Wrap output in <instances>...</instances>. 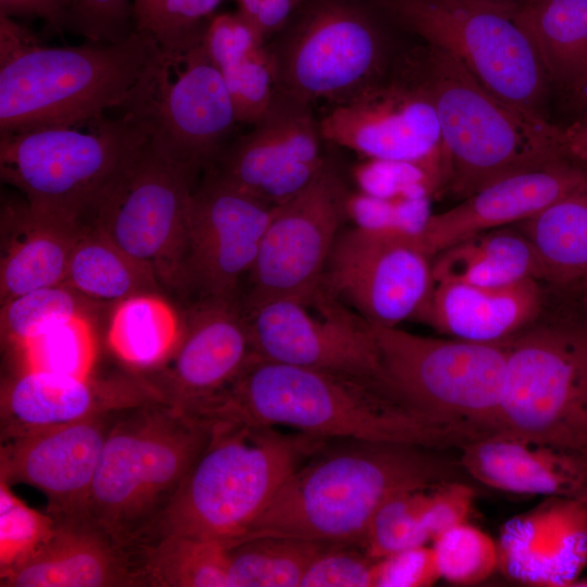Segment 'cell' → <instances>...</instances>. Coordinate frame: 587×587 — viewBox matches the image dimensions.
I'll list each match as a JSON object with an SVG mask.
<instances>
[{"instance_id": "277c9868", "label": "cell", "mask_w": 587, "mask_h": 587, "mask_svg": "<svg viewBox=\"0 0 587 587\" xmlns=\"http://www.w3.org/2000/svg\"><path fill=\"white\" fill-rule=\"evenodd\" d=\"M211 422L164 399L118 410L107 435L87 514L116 540L146 545L205 446Z\"/></svg>"}, {"instance_id": "b9f144b4", "label": "cell", "mask_w": 587, "mask_h": 587, "mask_svg": "<svg viewBox=\"0 0 587 587\" xmlns=\"http://www.w3.org/2000/svg\"><path fill=\"white\" fill-rule=\"evenodd\" d=\"M354 547L326 548L311 563L300 587H375L377 559Z\"/></svg>"}, {"instance_id": "ba28073f", "label": "cell", "mask_w": 587, "mask_h": 587, "mask_svg": "<svg viewBox=\"0 0 587 587\" xmlns=\"http://www.w3.org/2000/svg\"><path fill=\"white\" fill-rule=\"evenodd\" d=\"M370 327L391 398L474 440L499 434L509 338L475 342L420 336L397 326Z\"/></svg>"}, {"instance_id": "4dcf8cb0", "label": "cell", "mask_w": 587, "mask_h": 587, "mask_svg": "<svg viewBox=\"0 0 587 587\" xmlns=\"http://www.w3.org/2000/svg\"><path fill=\"white\" fill-rule=\"evenodd\" d=\"M182 328L177 312L158 291L141 292L114 304L107 341L128 366L153 370L173 353Z\"/></svg>"}, {"instance_id": "5b68a950", "label": "cell", "mask_w": 587, "mask_h": 587, "mask_svg": "<svg viewBox=\"0 0 587 587\" xmlns=\"http://www.w3.org/2000/svg\"><path fill=\"white\" fill-rule=\"evenodd\" d=\"M209 421L208 441L148 542L186 536L228 548L237 545L321 439L284 435L271 426Z\"/></svg>"}, {"instance_id": "f5cc1de1", "label": "cell", "mask_w": 587, "mask_h": 587, "mask_svg": "<svg viewBox=\"0 0 587 587\" xmlns=\"http://www.w3.org/2000/svg\"><path fill=\"white\" fill-rule=\"evenodd\" d=\"M574 586H582V587H585L587 586V579H578Z\"/></svg>"}, {"instance_id": "30bf717a", "label": "cell", "mask_w": 587, "mask_h": 587, "mask_svg": "<svg viewBox=\"0 0 587 587\" xmlns=\"http://www.w3.org/2000/svg\"><path fill=\"white\" fill-rule=\"evenodd\" d=\"M499 429L587 458V320L546 302L509 338Z\"/></svg>"}, {"instance_id": "836d02e7", "label": "cell", "mask_w": 587, "mask_h": 587, "mask_svg": "<svg viewBox=\"0 0 587 587\" xmlns=\"http://www.w3.org/2000/svg\"><path fill=\"white\" fill-rule=\"evenodd\" d=\"M330 544L258 537L228 548L227 587H300L314 559Z\"/></svg>"}, {"instance_id": "3957f363", "label": "cell", "mask_w": 587, "mask_h": 587, "mask_svg": "<svg viewBox=\"0 0 587 587\" xmlns=\"http://www.w3.org/2000/svg\"><path fill=\"white\" fill-rule=\"evenodd\" d=\"M160 55L148 34L117 42L46 46L0 14V134L76 126L121 110Z\"/></svg>"}, {"instance_id": "6da1fadb", "label": "cell", "mask_w": 587, "mask_h": 587, "mask_svg": "<svg viewBox=\"0 0 587 587\" xmlns=\"http://www.w3.org/2000/svg\"><path fill=\"white\" fill-rule=\"evenodd\" d=\"M208 420L288 426L314 437L459 450L473 439L407 409L376 384L253 354L197 412Z\"/></svg>"}, {"instance_id": "8fae6325", "label": "cell", "mask_w": 587, "mask_h": 587, "mask_svg": "<svg viewBox=\"0 0 587 587\" xmlns=\"http://www.w3.org/2000/svg\"><path fill=\"white\" fill-rule=\"evenodd\" d=\"M267 50L274 89L311 104H337L386 71V38L358 0L300 2Z\"/></svg>"}, {"instance_id": "7dc6e473", "label": "cell", "mask_w": 587, "mask_h": 587, "mask_svg": "<svg viewBox=\"0 0 587 587\" xmlns=\"http://www.w3.org/2000/svg\"><path fill=\"white\" fill-rule=\"evenodd\" d=\"M74 0H0V14L14 20L40 18L46 30L61 35Z\"/></svg>"}, {"instance_id": "4316f807", "label": "cell", "mask_w": 587, "mask_h": 587, "mask_svg": "<svg viewBox=\"0 0 587 587\" xmlns=\"http://www.w3.org/2000/svg\"><path fill=\"white\" fill-rule=\"evenodd\" d=\"M549 285L529 279L504 287L440 280L420 317L441 334L475 342L505 340L541 313Z\"/></svg>"}, {"instance_id": "7a4b0ae2", "label": "cell", "mask_w": 587, "mask_h": 587, "mask_svg": "<svg viewBox=\"0 0 587 587\" xmlns=\"http://www.w3.org/2000/svg\"><path fill=\"white\" fill-rule=\"evenodd\" d=\"M445 451L355 441L328 452L288 476L243 540L290 537L362 549L373 515L390 496L470 478L459 457Z\"/></svg>"}, {"instance_id": "d590c367", "label": "cell", "mask_w": 587, "mask_h": 587, "mask_svg": "<svg viewBox=\"0 0 587 587\" xmlns=\"http://www.w3.org/2000/svg\"><path fill=\"white\" fill-rule=\"evenodd\" d=\"M222 0H133L134 29L148 34L167 57L202 43Z\"/></svg>"}, {"instance_id": "d4e9b609", "label": "cell", "mask_w": 587, "mask_h": 587, "mask_svg": "<svg viewBox=\"0 0 587 587\" xmlns=\"http://www.w3.org/2000/svg\"><path fill=\"white\" fill-rule=\"evenodd\" d=\"M88 222L30 204L24 197L1 204V304L24 292L61 284L71 252Z\"/></svg>"}, {"instance_id": "60d3db41", "label": "cell", "mask_w": 587, "mask_h": 587, "mask_svg": "<svg viewBox=\"0 0 587 587\" xmlns=\"http://www.w3.org/2000/svg\"><path fill=\"white\" fill-rule=\"evenodd\" d=\"M267 51V50H266ZM237 122L255 125L266 113L274 95L267 52L237 60L220 68Z\"/></svg>"}, {"instance_id": "44dd1931", "label": "cell", "mask_w": 587, "mask_h": 587, "mask_svg": "<svg viewBox=\"0 0 587 587\" xmlns=\"http://www.w3.org/2000/svg\"><path fill=\"white\" fill-rule=\"evenodd\" d=\"M587 188V166L557 157L502 177L441 213L416 232L434 258L474 235L527 220L552 203Z\"/></svg>"}, {"instance_id": "cb8c5ba5", "label": "cell", "mask_w": 587, "mask_h": 587, "mask_svg": "<svg viewBox=\"0 0 587 587\" xmlns=\"http://www.w3.org/2000/svg\"><path fill=\"white\" fill-rule=\"evenodd\" d=\"M160 398L149 382L96 380L22 369L1 397V438Z\"/></svg>"}, {"instance_id": "ab89813d", "label": "cell", "mask_w": 587, "mask_h": 587, "mask_svg": "<svg viewBox=\"0 0 587 587\" xmlns=\"http://www.w3.org/2000/svg\"><path fill=\"white\" fill-rule=\"evenodd\" d=\"M0 479V571L25 559L54 526V517L28 507Z\"/></svg>"}, {"instance_id": "f35d334b", "label": "cell", "mask_w": 587, "mask_h": 587, "mask_svg": "<svg viewBox=\"0 0 587 587\" xmlns=\"http://www.w3.org/2000/svg\"><path fill=\"white\" fill-rule=\"evenodd\" d=\"M428 488L397 492L380 504L362 545L370 557L380 559L430 542L424 522Z\"/></svg>"}, {"instance_id": "c3c4849f", "label": "cell", "mask_w": 587, "mask_h": 587, "mask_svg": "<svg viewBox=\"0 0 587 587\" xmlns=\"http://www.w3.org/2000/svg\"><path fill=\"white\" fill-rule=\"evenodd\" d=\"M555 146L561 157L587 166V115L569 126H559Z\"/></svg>"}, {"instance_id": "52a82bcc", "label": "cell", "mask_w": 587, "mask_h": 587, "mask_svg": "<svg viewBox=\"0 0 587 587\" xmlns=\"http://www.w3.org/2000/svg\"><path fill=\"white\" fill-rule=\"evenodd\" d=\"M76 126L0 134V175L33 205L90 222L149 141L145 123L120 110Z\"/></svg>"}, {"instance_id": "e0dca14e", "label": "cell", "mask_w": 587, "mask_h": 587, "mask_svg": "<svg viewBox=\"0 0 587 587\" xmlns=\"http://www.w3.org/2000/svg\"><path fill=\"white\" fill-rule=\"evenodd\" d=\"M323 139L370 160L417 161L441 146L435 107L411 53L392 71L334 104L319 122Z\"/></svg>"}, {"instance_id": "74e56055", "label": "cell", "mask_w": 587, "mask_h": 587, "mask_svg": "<svg viewBox=\"0 0 587 587\" xmlns=\"http://www.w3.org/2000/svg\"><path fill=\"white\" fill-rule=\"evenodd\" d=\"M432 547L440 579L453 585H478L499 569L498 541L470 522L444 532Z\"/></svg>"}, {"instance_id": "bcb514c9", "label": "cell", "mask_w": 587, "mask_h": 587, "mask_svg": "<svg viewBox=\"0 0 587 587\" xmlns=\"http://www.w3.org/2000/svg\"><path fill=\"white\" fill-rule=\"evenodd\" d=\"M439 579L432 546L410 548L376 560L375 587H426Z\"/></svg>"}, {"instance_id": "2e32d148", "label": "cell", "mask_w": 587, "mask_h": 587, "mask_svg": "<svg viewBox=\"0 0 587 587\" xmlns=\"http://www.w3.org/2000/svg\"><path fill=\"white\" fill-rule=\"evenodd\" d=\"M243 312L259 357L358 378L385 390L370 324L323 287L309 301L278 299Z\"/></svg>"}, {"instance_id": "5bb4252c", "label": "cell", "mask_w": 587, "mask_h": 587, "mask_svg": "<svg viewBox=\"0 0 587 587\" xmlns=\"http://www.w3.org/2000/svg\"><path fill=\"white\" fill-rule=\"evenodd\" d=\"M349 191L327 163L296 197L275 207L240 303L250 309L278 300L309 301L322 289L326 264L342 222Z\"/></svg>"}, {"instance_id": "ffe728a7", "label": "cell", "mask_w": 587, "mask_h": 587, "mask_svg": "<svg viewBox=\"0 0 587 587\" xmlns=\"http://www.w3.org/2000/svg\"><path fill=\"white\" fill-rule=\"evenodd\" d=\"M254 354L238 298H201L162 369L159 395L193 412L225 389Z\"/></svg>"}, {"instance_id": "1f68e13d", "label": "cell", "mask_w": 587, "mask_h": 587, "mask_svg": "<svg viewBox=\"0 0 587 587\" xmlns=\"http://www.w3.org/2000/svg\"><path fill=\"white\" fill-rule=\"evenodd\" d=\"M513 226L533 243L549 286L565 289L587 277V188Z\"/></svg>"}, {"instance_id": "f546056e", "label": "cell", "mask_w": 587, "mask_h": 587, "mask_svg": "<svg viewBox=\"0 0 587 587\" xmlns=\"http://www.w3.org/2000/svg\"><path fill=\"white\" fill-rule=\"evenodd\" d=\"M64 284L87 299L114 302L158 291L153 271L117 247L96 225L87 223L67 262Z\"/></svg>"}, {"instance_id": "4fadbf2b", "label": "cell", "mask_w": 587, "mask_h": 587, "mask_svg": "<svg viewBox=\"0 0 587 587\" xmlns=\"http://www.w3.org/2000/svg\"><path fill=\"white\" fill-rule=\"evenodd\" d=\"M433 260L416 232L355 225L339 232L322 287L367 323L395 327L425 311Z\"/></svg>"}, {"instance_id": "e575fe53", "label": "cell", "mask_w": 587, "mask_h": 587, "mask_svg": "<svg viewBox=\"0 0 587 587\" xmlns=\"http://www.w3.org/2000/svg\"><path fill=\"white\" fill-rule=\"evenodd\" d=\"M22 369L92 377L98 349L89 314L75 315L26 341L17 349Z\"/></svg>"}, {"instance_id": "681fc988", "label": "cell", "mask_w": 587, "mask_h": 587, "mask_svg": "<svg viewBox=\"0 0 587 587\" xmlns=\"http://www.w3.org/2000/svg\"><path fill=\"white\" fill-rule=\"evenodd\" d=\"M565 289H575L580 295L582 302L587 305V277Z\"/></svg>"}, {"instance_id": "ee69618b", "label": "cell", "mask_w": 587, "mask_h": 587, "mask_svg": "<svg viewBox=\"0 0 587 587\" xmlns=\"http://www.w3.org/2000/svg\"><path fill=\"white\" fill-rule=\"evenodd\" d=\"M204 45L218 68L243 58L266 53L264 41L239 12L212 16Z\"/></svg>"}, {"instance_id": "603a6c76", "label": "cell", "mask_w": 587, "mask_h": 587, "mask_svg": "<svg viewBox=\"0 0 587 587\" xmlns=\"http://www.w3.org/2000/svg\"><path fill=\"white\" fill-rule=\"evenodd\" d=\"M499 569L510 580L570 587L587 566V498L552 496L501 527Z\"/></svg>"}, {"instance_id": "d6a6232c", "label": "cell", "mask_w": 587, "mask_h": 587, "mask_svg": "<svg viewBox=\"0 0 587 587\" xmlns=\"http://www.w3.org/2000/svg\"><path fill=\"white\" fill-rule=\"evenodd\" d=\"M140 549L145 586L227 587L228 547L222 542L164 536Z\"/></svg>"}, {"instance_id": "9c48e42d", "label": "cell", "mask_w": 587, "mask_h": 587, "mask_svg": "<svg viewBox=\"0 0 587 587\" xmlns=\"http://www.w3.org/2000/svg\"><path fill=\"white\" fill-rule=\"evenodd\" d=\"M374 9L426 45L455 58L490 93L528 123L550 130V84L515 20L517 8L482 0H371Z\"/></svg>"}, {"instance_id": "f6af8a7d", "label": "cell", "mask_w": 587, "mask_h": 587, "mask_svg": "<svg viewBox=\"0 0 587 587\" xmlns=\"http://www.w3.org/2000/svg\"><path fill=\"white\" fill-rule=\"evenodd\" d=\"M476 491L465 479L438 483L426 490L424 522L430 542L440 534L469 522Z\"/></svg>"}, {"instance_id": "f907efd6", "label": "cell", "mask_w": 587, "mask_h": 587, "mask_svg": "<svg viewBox=\"0 0 587 587\" xmlns=\"http://www.w3.org/2000/svg\"><path fill=\"white\" fill-rule=\"evenodd\" d=\"M482 1L503 4V5L513 7V8H520L526 2H528L529 0H482Z\"/></svg>"}, {"instance_id": "9a60e30c", "label": "cell", "mask_w": 587, "mask_h": 587, "mask_svg": "<svg viewBox=\"0 0 587 587\" xmlns=\"http://www.w3.org/2000/svg\"><path fill=\"white\" fill-rule=\"evenodd\" d=\"M195 178L148 141L90 223L150 267L160 285L182 289Z\"/></svg>"}, {"instance_id": "8d00e7d4", "label": "cell", "mask_w": 587, "mask_h": 587, "mask_svg": "<svg viewBox=\"0 0 587 587\" xmlns=\"http://www.w3.org/2000/svg\"><path fill=\"white\" fill-rule=\"evenodd\" d=\"M97 304L64 283L37 288L1 304V335L16 350L32 338Z\"/></svg>"}, {"instance_id": "7bdbcfd3", "label": "cell", "mask_w": 587, "mask_h": 587, "mask_svg": "<svg viewBox=\"0 0 587 587\" xmlns=\"http://www.w3.org/2000/svg\"><path fill=\"white\" fill-rule=\"evenodd\" d=\"M133 0H74L65 32L93 42H117L134 32Z\"/></svg>"}, {"instance_id": "816d5d0a", "label": "cell", "mask_w": 587, "mask_h": 587, "mask_svg": "<svg viewBox=\"0 0 587 587\" xmlns=\"http://www.w3.org/2000/svg\"><path fill=\"white\" fill-rule=\"evenodd\" d=\"M573 109L578 112H583L585 113V115H587V89L584 91V93L582 95V97L576 102Z\"/></svg>"}, {"instance_id": "8992f818", "label": "cell", "mask_w": 587, "mask_h": 587, "mask_svg": "<svg viewBox=\"0 0 587 587\" xmlns=\"http://www.w3.org/2000/svg\"><path fill=\"white\" fill-rule=\"evenodd\" d=\"M411 55L439 123L442 191L462 200L502 177L561 157L555 146L559 126L535 127L437 47L425 45Z\"/></svg>"}, {"instance_id": "f1b7e54d", "label": "cell", "mask_w": 587, "mask_h": 587, "mask_svg": "<svg viewBox=\"0 0 587 587\" xmlns=\"http://www.w3.org/2000/svg\"><path fill=\"white\" fill-rule=\"evenodd\" d=\"M433 272L435 282L484 287H504L529 279L547 284L536 249L515 226L479 233L440 251L434 257Z\"/></svg>"}, {"instance_id": "83f0119b", "label": "cell", "mask_w": 587, "mask_h": 587, "mask_svg": "<svg viewBox=\"0 0 587 587\" xmlns=\"http://www.w3.org/2000/svg\"><path fill=\"white\" fill-rule=\"evenodd\" d=\"M515 20L533 42L550 87L574 108L587 89V0H529Z\"/></svg>"}, {"instance_id": "7402d4cb", "label": "cell", "mask_w": 587, "mask_h": 587, "mask_svg": "<svg viewBox=\"0 0 587 587\" xmlns=\"http://www.w3.org/2000/svg\"><path fill=\"white\" fill-rule=\"evenodd\" d=\"M54 517V516H53ZM141 551L116 540L87 513L54 517L25 559L0 571L2 587L145 586Z\"/></svg>"}, {"instance_id": "7c38bea8", "label": "cell", "mask_w": 587, "mask_h": 587, "mask_svg": "<svg viewBox=\"0 0 587 587\" xmlns=\"http://www.w3.org/2000/svg\"><path fill=\"white\" fill-rule=\"evenodd\" d=\"M122 111L146 125L151 147L193 177L214 164L237 122L204 41L180 58L160 55Z\"/></svg>"}, {"instance_id": "ac0fdd59", "label": "cell", "mask_w": 587, "mask_h": 587, "mask_svg": "<svg viewBox=\"0 0 587 587\" xmlns=\"http://www.w3.org/2000/svg\"><path fill=\"white\" fill-rule=\"evenodd\" d=\"M275 207L208 168L193 190L182 289L201 298H238Z\"/></svg>"}, {"instance_id": "d6986e66", "label": "cell", "mask_w": 587, "mask_h": 587, "mask_svg": "<svg viewBox=\"0 0 587 587\" xmlns=\"http://www.w3.org/2000/svg\"><path fill=\"white\" fill-rule=\"evenodd\" d=\"M116 411L1 438L0 477L48 499L54 517L87 513L99 458Z\"/></svg>"}, {"instance_id": "484cf974", "label": "cell", "mask_w": 587, "mask_h": 587, "mask_svg": "<svg viewBox=\"0 0 587 587\" xmlns=\"http://www.w3.org/2000/svg\"><path fill=\"white\" fill-rule=\"evenodd\" d=\"M458 452L470 478L489 488L587 498V458L583 455L503 434L470 441Z\"/></svg>"}]
</instances>
